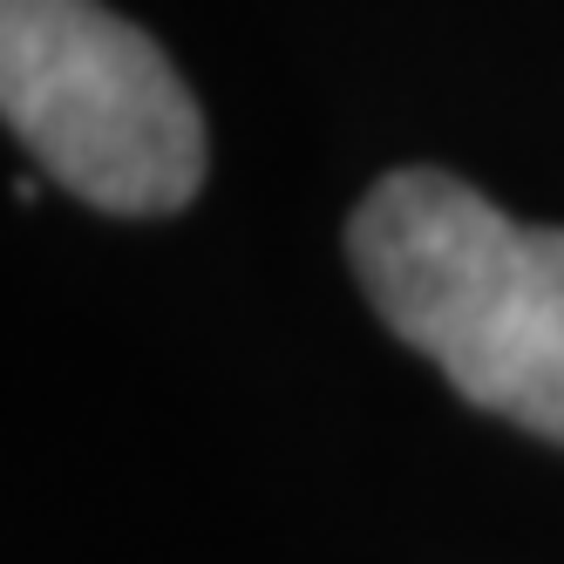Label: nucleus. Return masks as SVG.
I'll list each match as a JSON object with an SVG mask.
<instances>
[{
    "label": "nucleus",
    "instance_id": "nucleus-2",
    "mask_svg": "<svg viewBox=\"0 0 564 564\" xmlns=\"http://www.w3.org/2000/svg\"><path fill=\"white\" fill-rule=\"evenodd\" d=\"M0 109L96 212L164 218L205 184V116L184 75L102 0H0Z\"/></svg>",
    "mask_w": 564,
    "mask_h": 564
},
{
    "label": "nucleus",
    "instance_id": "nucleus-1",
    "mask_svg": "<svg viewBox=\"0 0 564 564\" xmlns=\"http://www.w3.org/2000/svg\"><path fill=\"white\" fill-rule=\"evenodd\" d=\"M375 313L449 388L564 442V231L517 225L449 171H388L347 225Z\"/></svg>",
    "mask_w": 564,
    "mask_h": 564
}]
</instances>
